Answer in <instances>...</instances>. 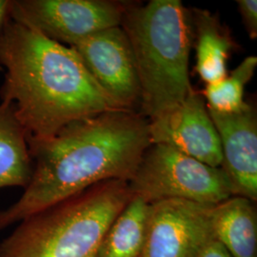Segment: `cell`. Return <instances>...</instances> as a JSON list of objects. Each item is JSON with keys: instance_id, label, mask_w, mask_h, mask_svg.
I'll return each mask as SVG.
<instances>
[{"instance_id": "5bb4252c", "label": "cell", "mask_w": 257, "mask_h": 257, "mask_svg": "<svg viewBox=\"0 0 257 257\" xmlns=\"http://www.w3.org/2000/svg\"><path fill=\"white\" fill-rule=\"evenodd\" d=\"M150 204L133 195L102 240L98 257H139L144 246Z\"/></svg>"}, {"instance_id": "3957f363", "label": "cell", "mask_w": 257, "mask_h": 257, "mask_svg": "<svg viewBox=\"0 0 257 257\" xmlns=\"http://www.w3.org/2000/svg\"><path fill=\"white\" fill-rule=\"evenodd\" d=\"M128 37L141 87L138 112L154 119L193 91L189 59L193 28L180 0L126 5L120 24Z\"/></svg>"}, {"instance_id": "ac0fdd59", "label": "cell", "mask_w": 257, "mask_h": 257, "mask_svg": "<svg viewBox=\"0 0 257 257\" xmlns=\"http://www.w3.org/2000/svg\"><path fill=\"white\" fill-rule=\"evenodd\" d=\"M9 18V0H0V33Z\"/></svg>"}, {"instance_id": "7c38bea8", "label": "cell", "mask_w": 257, "mask_h": 257, "mask_svg": "<svg viewBox=\"0 0 257 257\" xmlns=\"http://www.w3.org/2000/svg\"><path fill=\"white\" fill-rule=\"evenodd\" d=\"M213 237L231 257H257L255 202L242 196L214 205L211 212Z\"/></svg>"}, {"instance_id": "9a60e30c", "label": "cell", "mask_w": 257, "mask_h": 257, "mask_svg": "<svg viewBox=\"0 0 257 257\" xmlns=\"http://www.w3.org/2000/svg\"><path fill=\"white\" fill-rule=\"evenodd\" d=\"M257 67V57H246L230 72V75L217 82L206 84L201 94L209 110L230 113L244 107V91L246 85L254 75Z\"/></svg>"}, {"instance_id": "e0dca14e", "label": "cell", "mask_w": 257, "mask_h": 257, "mask_svg": "<svg viewBox=\"0 0 257 257\" xmlns=\"http://www.w3.org/2000/svg\"><path fill=\"white\" fill-rule=\"evenodd\" d=\"M200 257H231L218 241L213 239L204 249Z\"/></svg>"}, {"instance_id": "ba28073f", "label": "cell", "mask_w": 257, "mask_h": 257, "mask_svg": "<svg viewBox=\"0 0 257 257\" xmlns=\"http://www.w3.org/2000/svg\"><path fill=\"white\" fill-rule=\"evenodd\" d=\"M71 48L80 56L95 81L121 109L138 112L141 87L133 51L121 26L85 37Z\"/></svg>"}, {"instance_id": "8992f818", "label": "cell", "mask_w": 257, "mask_h": 257, "mask_svg": "<svg viewBox=\"0 0 257 257\" xmlns=\"http://www.w3.org/2000/svg\"><path fill=\"white\" fill-rule=\"evenodd\" d=\"M127 3L110 0H9V18L71 47L120 26Z\"/></svg>"}, {"instance_id": "4fadbf2b", "label": "cell", "mask_w": 257, "mask_h": 257, "mask_svg": "<svg viewBox=\"0 0 257 257\" xmlns=\"http://www.w3.org/2000/svg\"><path fill=\"white\" fill-rule=\"evenodd\" d=\"M33 175L28 134L10 102L0 104V189L27 188Z\"/></svg>"}, {"instance_id": "30bf717a", "label": "cell", "mask_w": 257, "mask_h": 257, "mask_svg": "<svg viewBox=\"0 0 257 257\" xmlns=\"http://www.w3.org/2000/svg\"><path fill=\"white\" fill-rule=\"evenodd\" d=\"M208 110L220 139V168L230 180L234 196L256 203V111L247 102L230 113Z\"/></svg>"}, {"instance_id": "8fae6325", "label": "cell", "mask_w": 257, "mask_h": 257, "mask_svg": "<svg viewBox=\"0 0 257 257\" xmlns=\"http://www.w3.org/2000/svg\"><path fill=\"white\" fill-rule=\"evenodd\" d=\"M189 14L194 29L195 72L206 84L217 82L227 76V60L237 45L218 15L198 8Z\"/></svg>"}, {"instance_id": "6da1fadb", "label": "cell", "mask_w": 257, "mask_h": 257, "mask_svg": "<svg viewBox=\"0 0 257 257\" xmlns=\"http://www.w3.org/2000/svg\"><path fill=\"white\" fill-rule=\"evenodd\" d=\"M33 175L17 202L0 211V230L94 184L128 182L152 145L149 120L115 110L78 120L51 138H28Z\"/></svg>"}, {"instance_id": "2e32d148", "label": "cell", "mask_w": 257, "mask_h": 257, "mask_svg": "<svg viewBox=\"0 0 257 257\" xmlns=\"http://www.w3.org/2000/svg\"><path fill=\"white\" fill-rule=\"evenodd\" d=\"M239 13L250 39L257 37L256 0H237Z\"/></svg>"}, {"instance_id": "5b68a950", "label": "cell", "mask_w": 257, "mask_h": 257, "mask_svg": "<svg viewBox=\"0 0 257 257\" xmlns=\"http://www.w3.org/2000/svg\"><path fill=\"white\" fill-rule=\"evenodd\" d=\"M133 195L146 202L184 199L214 206L231 196L233 189L220 167H211L175 148L152 144L128 181Z\"/></svg>"}, {"instance_id": "277c9868", "label": "cell", "mask_w": 257, "mask_h": 257, "mask_svg": "<svg viewBox=\"0 0 257 257\" xmlns=\"http://www.w3.org/2000/svg\"><path fill=\"white\" fill-rule=\"evenodd\" d=\"M132 197L127 181L94 184L19 222L0 243V257H98L107 230Z\"/></svg>"}, {"instance_id": "9c48e42d", "label": "cell", "mask_w": 257, "mask_h": 257, "mask_svg": "<svg viewBox=\"0 0 257 257\" xmlns=\"http://www.w3.org/2000/svg\"><path fill=\"white\" fill-rule=\"evenodd\" d=\"M152 144H163L211 167L222 163L220 139L200 92L149 120Z\"/></svg>"}, {"instance_id": "7a4b0ae2", "label": "cell", "mask_w": 257, "mask_h": 257, "mask_svg": "<svg viewBox=\"0 0 257 257\" xmlns=\"http://www.w3.org/2000/svg\"><path fill=\"white\" fill-rule=\"evenodd\" d=\"M0 66L1 100L15 106L28 138H51L75 121L123 110L73 48L10 18L0 33Z\"/></svg>"}, {"instance_id": "52a82bcc", "label": "cell", "mask_w": 257, "mask_h": 257, "mask_svg": "<svg viewBox=\"0 0 257 257\" xmlns=\"http://www.w3.org/2000/svg\"><path fill=\"white\" fill-rule=\"evenodd\" d=\"M212 207L184 199L151 203L139 257H200L214 239Z\"/></svg>"}]
</instances>
